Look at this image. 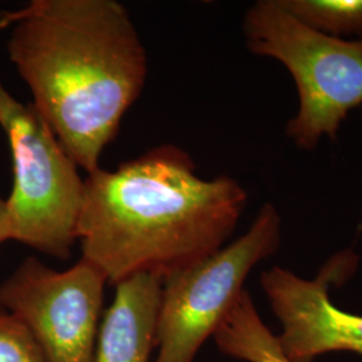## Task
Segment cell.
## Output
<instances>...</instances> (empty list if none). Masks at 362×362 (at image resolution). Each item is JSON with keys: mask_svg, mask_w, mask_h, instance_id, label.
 Segmentation results:
<instances>
[{"mask_svg": "<svg viewBox=\"0 0 362 362\" xmlns=\"http://www.w3.org/2000/svg\"><path fill=\"white\" fill-rule=\"evenodd\" d=\"M0 362H47L37 339L10 311L0 308Z\"/></svg>", "mask_w": 362, "mask_h": 362, "instance_id": "8fae6325", "label": "cell"}, {"mask_svg": "<svg viewBox=\"0 0 362 362\" xmlns=\"http://www.w3.org/2000/svg\"><path fill=\"white\" fill-rule=\"evenodd\" d=\"M357 257L344 251L329 259L314 278H303L284 266L260 274V288L279 321L278 345L290 362L348 351L362 356V315L342 310L330 298L333 285L348 281Z\"/></svg>", "mask_w": 362, "mask_h": 362, "instance_id": "52a82bcc", "label": "cell"}, {"mask_svg": "<svg viewBox=\"0 0 362 362\" xmlns=\"http://www.w3.org/2000/svg\"><path fill=\"white\" fill-rule=\"evenodd\" d=\"M107 284L85 259L57 272L27 257L0 284V308L26 325L47 362H94Z\"/></svg>", "mask_w": 362, "mask_h": 362, "instance_id": "8992f818", "label": "cell"}, {"mask_svg": "<svg viewBox=\"0 0 362 362\" xmlns=\"http://www.w3.org/2000/svg\"><path fill=\"white\" fill-rule=\"evenodd\" d=\"M248 52L279 62L297 90L286 137L310 152L336 141L350 112L362 106V40L337 38L302 23L279 0H258L242 22Z\"/></svg>", "mask_w": 362, "mask_h": 362, "instance_id": "3957f363", "label": "cell"}, {"mask_svg": "<svg viewBox=\"0 0 362 362\" xmlns=\"http://www.w3.org/2000/svg\"><path fill=\"white\" fill-rule=\"evenodd\" d=\"M214 339L223 354L240 361L290 362L279 348L276 336L263 322L247 290L216 330Z\"/></svg>", "mask_w": 362, "mask_h": 362, "instance_id": "9c48e42d", "label": "cell"}, {"mask_svg": "<svg viewBox=\"0 0 362 362\" xmlns=\"http://www.w3.org/2000/svg\"><path fill=\"white\" fill-rule=\"evenodd\" d=\"M282 216L264 203L246 233L163 279L153 362H194L246 290L247 278L282 245Z\"/></svg>", "mask_w": 362, "mask_h": 362, "instance_id": "5b68a950", "label": "cell"}, {"mask_svg": "<svg viewBox=\"0 0 362 362\" xmlns=\"http://www.w3.org/2000/svg\"><path fill=\"white\" fill-rule=\"evenodd\" d=\"M308 26L337 38L362 40V0H279Z\"/></svg>", "mask_w": 362, "mask_h": 362, "instance_id": "30bf717a", "label": "cell"}, {"mask_svg": "<svg viewBox=\"0 0 362 362\" xmlns=\"http://www.w3.org/2000/svg\"><path fill=\"white\" fill-rule=\"evenodd\" d=\"M115 287V299L100 326L94 362H151L163 278L137 274Z\"/></svg>", "mask_w": 362, "mask_h": 362, "instance_id": "ba28073f", "label": "cell"}, {"mask_svg": "<svg viewBox=\"0 0 362 362\" xmlns=\"http://www.w3.org/2000/svg\"><path fill=\"white\" fill-rule=\"evenodd\" d=\"M0 128L13 160V189L6 199L10 240L70 258L85 194L77 163L31 103L13 98L1 82Z\"/></svg>", "mask_w": 362, "mask_h": 362, "instance_id": "277c9868", "label": "cell"}, {"mask_svg": "<svg viewBox=\"0 0 362 362\" xmlns=\"http://www.w3.org/2000/svg\"><path fill=\"white\" fill-rule=\"evenodd\" d=\"M247 200L236 179H204L182 148L158 145L88 175L78 221L82 259L113 286L137 274L164 279L226 246Z\"/></svg>", "mask_w": 362, "mask_h": 362, "instance_id": "7a4b0ae2", "label": "cell"}, {"mask_svg": "<svg viewBox=\"0 0 362 362\" xmlns=\"http://www.w3.org/2000/svg\"><path fill=\"white\" fill-rule=\"evenodd\" d=\"M8 227H7V211H6V199L0 194V247L8 242Z\"/></svg>", "mask_w": 362, "mask_h": 362, "instance_id": "7c38bea8", "label": "cell"}, {"mask_svg": "<svg viewBox=\"0 0 362 362\" xmlns=\"http://www.w3.org/2000/svg\"><path fill=\"white\" fill-rule=\"evenodd\" d=\"M358 113H360V119H361V124H362V106L358 109Z\"/></svg>", "mask_w": 362, "mask_h": 362, "instance_id": "4fadbf2b", "label": "cell"}, {"mask_svg": "<svg viewBox=\"0 0 362 362\" xmlns=\"http://www.w3.org/2000/svg\"><path fill=\"white\" fill-rule=\"evenodd\" d=\"M7 52L31 105L88 175L148 77V55L116 0H31L0 13Z\"/></svg>", "mask_w": 362, "mask_h": 362, "instance_id": "6da1fadb", "label": "cell"}]
</instances>
